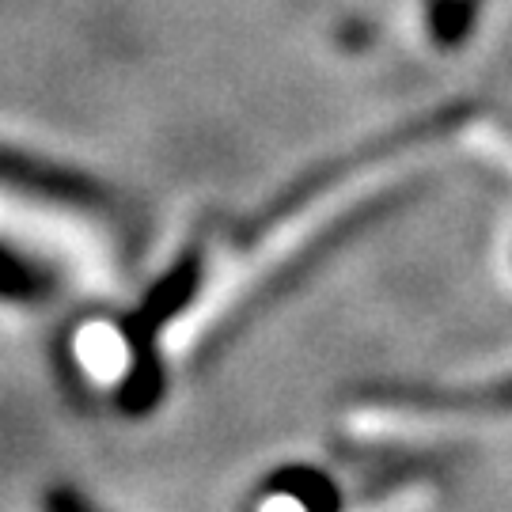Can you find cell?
I'll use <instances>...</instances> for the list:
<instances>
[{
	"label": "cell",
	"mask_w": 512,
	"mask_h": 512,
	"mask_svg": "<svg viewBox=\"0 0 512 512\" xmlns=\"http://www.w3.org/2000/svg\"><path fill=\"white\" fill-rule=\"evenodd\" d=\"M76 361L95 384H118L129 372V342L110 323H92L76 334Z\"/></svg>",
	"instance_id": "obj_1"
},
{
	"label": "cell",
	"mask_w": 512,
	"mask_h": 512,
	"mask_svg": "<svg viewBox=\"0 0 512 512\" xmlns=\"http://www.w3.org/2000/svg\"><path fill=\"white\" fill-rule=\"evenodd\" d=\"M258 512H311V505L300 494L277 490V494H270L266 501H262V505H258Z\"/></svg>",
	"instance_id": "obj_2"
},
{
	"label": "cell",
	"mask_w": 512,
	"mask_h": 512,
	"mask_svg": "<svg viewBox=\"0 0 512 512\" xmlns=\"http://www.w3.org/2000/svg\"><path fill=\"white\" fill-rule=\"evenodd\" d=\"M54 512H84V509H80L76 501H69V497H65V501L57 497V501H54Z\"/></svg>",
	"instance_id": "obj_3"
}]
</instances>
